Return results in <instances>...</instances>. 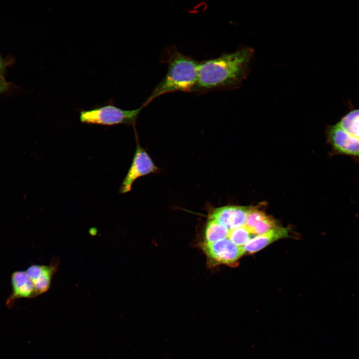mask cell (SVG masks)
I'll return each instance as SVG.
<instances>
[{
	"label": "cell",
	"mask_w": 359,
	"mask_h": 359,
	"mask_svg": "<svg viewBox=\"0 0 359 359\" xmlns=\"http://www.w3.org/2000/svg\"><path fill=\"white\" fill-rule=\"evenodd\" d=\"M167 72L143 105L146 107L154 99L175 92H192L196 84L199 62L179 52L176 48L167 51Z\"/></svg>",
	"instance_id": "cell-2"
},
{
	"label": "cell",
	"mask_w": 359,
	"mask_h": 359,
	"mask_svg": "<svg viewBox=\"0 0 359 359\" xmlns=\"http://www.w3.org/2000/svg\"><path fill=\"white\" fill-rule=\"evenodd\" d=\"M327 140L335 152L359 157V140L345 131L338 124L328 128Z\"/></svg>",
	"instance_id": "cell-7"
},
{
	"label": "cell",
	"mask_w": 359,
	"mask_h": 359,
	"mask_svg": "<svg viewBox=\"0 0 359 359\" xmlns=\"http://www.w3.org/2000/svg\"><path fill=\"white\" fill-rule=\"evenodd\" d=\"M249 206L227 205L209 208L207 217L212 218L230 230L244 225Z\"/></svg>",
	"instance_id": "cell-6"
},
{
	"label": "cell",
	"mask_w": 359,
	"mask_h": 359,
	"mask_svg": "<svg viewBox=\"0 0 359 359\" xmlns=\"http://www.w3.org/2000/svg\"><path fill=\"white\" fill-rule=\"evenodd\" d=\"M289 231L285 227H276L252 238L243 247L245 252L253 253L280 239L287 237Z\"/></svg>",
	"instance_id": "cell-10"
},
{
	"label": "cell",
	"mask_w": 359,
	"mask_h": 359,
	"mask_svg": "<svg viewBox=\"0 0 359 359\" xmlns=\"http://www.w3.org/2000/svg\"><path fill=\"white\" fill-rule=\"evenodd\" d=\"M245 226L252 235H260L277 227L275 220L255 207H250Z\"/></svg>",
	"instance_id": "cell-9"
},
{
	"label": "cell",
	"mask_w": 359,
	"mask_h": 359,
	"mask_svg": "<svg viewBox=\"0 0 359 359\" xmlns=\"http://www.w3.org/2000/svg\"><path fill=\"white\" fill-rule=\"evenodd\" d=\"M251 235L252 234L244 225L228 230L226 238L238 246L243 247L251 239Z\"/></svg>",
	"instance_id": "cell-13"
},
{
	"label": "cell",
	"mask_w": 359,
	"mask_h": 359,
	"mask_svg": "<svg viewBox=\"0 0 359 359\" xmlns=\"http://www.w3.org/2000/svg\"><path fill=\"white\" fill-rule=\"evenodd\" d=\"M337 124L345 131L359 140V109L349 112Z\"/></svg>",
	"instance_id": "cell-12"
},
{
	"label": "cell",
	"mask_w": 359,
	"mask_h": 359,
	"mask_svg": "<svg viewBox=\"0 0 359 359\" xmlns=\"http://www.w3.org/2000/svg\"><path fill=\"white\" fill-rule=\"evenodd\" d=\"M254 53L252 48L245 47L199 62L192 92L204 93L238 86L247 75Z\"/></svg>",
	"instance_id": "cell-1"
},
{
	"label": "cell",
	"mask_w": 359,
	"mask_h": 359,
	"mask_svg": "<svg viewBox=\"0 0 359 359\" xmlns=\"http://www.w3.org/2000/svg\"><path fill=\"white\" fill-rule=\"evenodd\" d=\"M55 268L52 265H33L27 268L26 272L34 285L37 296L49 289Z\"/></svg>",
	"instance_id": "cell-11"
},
{
	"label": "cell",
	"mask_w": 359,
	"mask_h": 359,
	"mask_svg": "<svg viewBox=\"0 0 359 359\" xmlns=\"http://www.w3.org/2000/svg\"><path fill=\"white\" fill-rule=\"evenodd\" d=\"M210 267L235 264L245 253L243 247L238 246L227 238L208 244H199Z\"/></svg>",
	"instance_id": "cell-5"
},
{
	"label": "cell",
	"mask_w": 359,
	"mask_h": 359,
	"mask_svg": "<svg viewBox=\"0 0 359 359\" xmlns=\"http://www.w3.org/2000/svg\"><path fill=\"white\" fill-rule=\"evenodd\" d=\"M144 107L142 104L138 109L127 110L113 105H107L81 111L80 120L83 123L105 126L126 124L134 126L139 114Z\"/></svg>",
	"instance_id": "cell-3"
},
{
	"label": "cell",
	"mask_w": 359,
	"mask_h": 359,
	"mask_svg": "<svg viewBox=\"0 0 359 359\" xmlns=\"http://www.w3.org/2000/svg\"><path fill=\"white\" fill-rule=\"evenodd\" d=\"M135 131L136 149L130 168L120 186L119 191L121 193L130 191L134 181L138 178L151 174L160 173L159 168L155 165L147 151L140 145L135 129Z\"/></svg>",
	"instance_id": "cell-4"
},
{
	"label": "cell",
	"mask_w": 359,
	"mask_h": 359,
	"mask_svg": "<svg viewBox=\"0 0 359 359\" xmlns=\"http://www.w3.org/2000/svg\"><path fill=\"white\" fill-rule=\"evenodd\" d=\"M6 66V63L0 55V75L3 72Z\"/></svg>",
	"instance_id": "cell-15"
},
{
	"label": "cell",
	"mask_w": 359,
	"mask_h": 359,
	"mask_svg": "<svg viewBox=\"0 0 359 359\" xmlns=\"http://www.w3.org/2000/svg\"><path fill=\"white\" fill-rule=\"evenodd\" d=\"M12 294L7 300L8 305L16 299L37 296L34 285L26 271L14 272L11 276Z\"/></svg>",
	"instance_id": "cell-8"
},
{
	"label": "cell",
	"mask_w": 359,
	"mask_h": 359,
	"mask_svg": "<svg viewBox=\"0 0 359 359\" xmlns=\"http://www.w3.org/2000/svg\"><path fill=\"white\" fill-rule=\"evenodd\" d=\"M8 87V83L2 75H0V94L6 91Z\"/></svg>",
	"instance_id": "cell-14"
}]
</instances>
